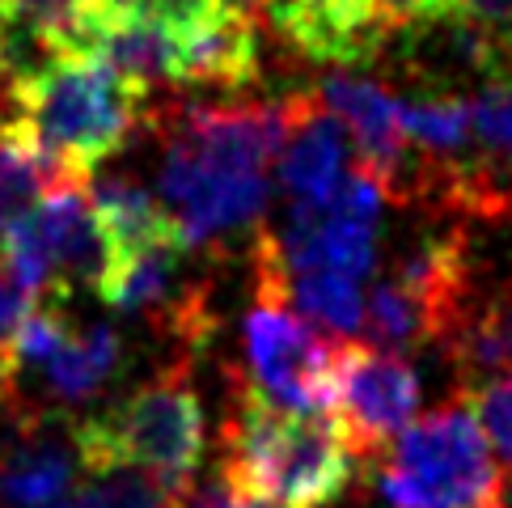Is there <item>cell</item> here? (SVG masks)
Masks as SVG:
<instances>
[{"label": "cell", "instance_id": "cell-21", "mask_svg": "<svg viewBox=\"0 0 512 508\" xmlns=\"http://www.w3.org/2000/svg\"><path fill=\"white\" fill-rule=\"evenodd\" d=\"M106 17H136V22H153L161 30L187 39L199 26L216 22L229 5L225 0H98Z\"/></svg>", "mask_w": 512, "mask_h": 508}, {"label": "cell", "instance_id": "cell-15", "mask_svg": "<svg viewBox=\"0 0 512 508\" xmlns=\"http://www.w3.org/2000/svg\"><path fill=\"white\" fill-rule=\"evenodd\" d=\"M474 149L491 212L500 216L512 208V72L491 81L474 102Z\"/></svg>", "mask_w": 512, "mask_h": 508}, {"label": "cell", "instance_id": "cell-7", "mask_svg": "<svg viewBox=\"0 0 512 508\" xmlns=\"http://www.w3.org/2000/svg\"><path fill=\"white\" fill-rule=\"evenodd\" d=\"M271 178L267 174H233V170H212L191 153L166 144L161 157V178H157V199L166 208L174 238L182 250H199L216 238L259 225L267 212Z\"/></svg>", "mask_w": 512, "mask_h": 508}, {"label": "cell", "instance_id": "cell-9", "mask_svg": "<svg viewBox=\"0 0 512 508\" xmlns=\"http://www.w3.org/2000/svg\"><path fill=\"white\" fill-rule=\"evenodd\" d=\"M81 453L68 432H51L43 415H22L17 437L0 449V508H43L64 500Z\"/></svg>", "mask_w": 512, "mask_h": 508}, {"label": "cell", "instance_id": "cell-10", "mask_svg": "<svg viewBox=\"0 0 512 508\" xmlns=\"http://www.w3.org/2000/svg\"><path fill=\"white\" fill-rule=\"evenodd\" d=\"M85 56L102 60L140 89L153 85H182V39L153 22H136V17H98L94 34H89Z\"/></svg>", "mask_w": 512, "mask_h": 508}, {"label": "cell", "instance_id": "cell-6", "mask_svg": "<svg viewBox=\"0 0 512 508\" xmlns=\"http://www.w3.org/2000/svg\"><path fill=\"white\" fill-rule=\"evenodd\" d=\"M419 373L407 356H390L364 343H339L326 386V415L343 432L356 458L377 462L419 420Z\"/></svg>", "mask_w": 512, "mask_h": 508}, {"label": "cell", "instance_id": "cell-24", "mask_svg": "<svg viewBox=\"0 0 512 508\" xmlns=\"http://www.w3.org/2000/svg\"><path fill=\"white\" fill-rule=\"evenodd\" d=\"M43 508H77L72 500H56V504H43Z\"/></svg>", "mask_w": 512, "mask_h": 508}, {"label": "cell", "instance_id": "cell-3", "mask_svg": "<svg viewBox=\"0 0 512 508\" xmlns=\"http://www.w3.org/2000/svg\"><path fill=\"white\" fill-rule=\"evenodd\" d=\"M85 470L140 466L187 496L204 462V403L187 365H170L140 381L102 415L72 424Z\"/></svg>", "mask_w": 512, "mask_h": 508}, {"label": "cell", "instance_id": "cell-13", "mask_svg": "<svg viewBox=\"0 0 512 508\" xmlns=\"http://www.w3.org/2000/svg\"><path fill=\"white\" fill-rule=\"evenodd\" d=\"M89 195H94V212H98L102 229L111 233V242L119 250V263L144 246L174 238V225H170L166 208H161V199L149 187H140L136 178L111 174L89 187Z\"/></svg>", "mask_w": 512, "mask_h": 508}, {"label": "cell", "instance_id": "cell-1", "mask_svg": "<svg viewBox=\"0 0 512 508\" xmlns=\"http://www.w3.org/2000/svg\"><path fill=\"white\" fill-rule=\"evenodd\" d=\"M356 475L331 415H297L237 377L233 407L221 428V483L263 508H326Z\"/></svg>", "mask_w": 512, "mask_h": 508}, {"label": "cell", "instance_id": "cell-11", "mask_svg": "<svg viewBox=\"0 0 512 508\" xmlns=\"http://www.w3.org/2000/svg\"><path fill=\"white\" fill-rule=\"evenodd\" d=\"M259 77V30L242 9H225L216 22L182 39V85L237 89Z\"/></svg>", "mask_w": 512, "mask_h": 508}, {"label": "cell", "instance_id": "cell-2", "mask_svg": "<svg viewBox=\"0 0 512 508\" xmlns=\"http://www.w3.org/2000/svg\"><path fill=\"white\" fill-rule=\"evenodd\" d=\"M17 123L64 183H89L102 161L127 149L144 123L149 89L132 85L94 56H56L9 89Z\"/></svg>", "mask_w": 512, "mask_h": 508}, {"label": "cell", "instance_id": "cell-23", "mask_svg": "<svg viewBox=\"0 0 512 508\" xmlns=\"http://www.w3.org/2000/svg\"><path fill=\"white\" fill-rule=\"evenodd\" d=\"M195 508H263V504L246 500L242 492H233L229 483H221V479H216V483H208L204 492L195 496Z\"/></svg>", "mask_w": 512, "mask_h": 508}, {"label": "cell", "instance_id": "cell-16", "mask_svg": "<svg viewBox=\"0 0 512 508\" xmlns=\"http://www.w3.org/2000/svg\"><path fill=\"white\" fill-rule=\"evenodd\" d=\"M284 293L292 301V310H297L305 322H314L331 335H352L364 326L360 280L335 276V271H297V276H284Z\"/></svg>", "mask_w": 512, "mask_h": 508}, {"label": "cell", "instance_id": "cell-8", "mask_svg": "<svg viewBox=\"0 0 512 508\" xmlns=\"http://www.w3.org/2000/svg\"><path fill=\"white\" fill-rule=\"evenodd\" d=\"M276 166L288 204H326L343 187L352 170V140L318 94L288 98V136Z\"/></svg>", "mask_w": 512, "mask_h": 508}, {"label": "cell", "instance_id": "cell-4", "mask_svg": "<svg viewBox=\"0 0 512 508\" xmlns=\"http://www.w3.org/2000/svg\"><path fill=\"white\" fill-rule=\"evenodd\" d=\"M373 475L386 508H508L504 470L462 398L419 415Z\"/></svg>", "mask_w": 512, "mask_h": 508}, {"label": "cell", "instance_id": "cell-18", "mask_svg": "<svg viewBox=\"0 0 512 508\" xmlns=\"http://www.w3.org/2000/svg\"><path fill=\"white\" fill-rule=\"evenodd\" d=\"M72 504L77 508H182V492H174L170 483H161L140 466H106V470H89V479L81 483Z\"/></svg>", "mask_w": 512, "mask_h": 508}, {"label": "cell", "instance_id": "cell-17", "mask_svg": "<svg viewBox=\"0 0 512 508\" xmlns=\"http://www.w3.org/2000/svg\"><path fill=\"white\" fill-rule=\"evenodd\" d=\"M364 335H369L377 352H390V356H411L419 348H432L424 310L390 276L364 297Z\"/></svg>", "mask_w": 512, "mask_h": 508}, {"label": "cell", "instance_id": "cell-19", "mask_svg": "<svg viewBox=\"0 0 512 508\" xmlns=\"http://www.w3.org/2000/svg\"><path fill=\"white\" fill-rule=\"evenodd\" d=\"M445 22L457 26L483 68L512 64V0H449Z\"/></svg>", "mask_w": 512, "mask_h": 508}, {"label": "cell", "instance_id": "cell-5", "mask_svg": "<svg viewBox=\"0 0 512 508\" xmlns=\"http://www.w3.org/2000/svg\"><path fill=\"white\" fill-rule=\"evenodd\" d=\"M246 339V386L267 403L297 415H326L335 348L314 322H305L284 293V276L263 254H254V305L242 326Z\"/></svg>", "mask_w": 512, "mask_h": 508}, {"label": "cell", "instance_id": "cell-12", "mask_svg": "<svg viewBox=\"0 0 512 508\" xmlns=\"http://www.w3.org/2000/svg\"><path fill=\"white\" fill-rule=\"evenodd\" d=\"M123 365V339L115 326H81V331H68L64 348L47 360V365L34 373L43 381L47 403H85L94 398L106 381H111Z\"/></svg>", "mask_w": 512, "mask_h": 508}, {"label": "cell", "instance_id": "cell-22", "mask_svg": "<svg viewBox=\"0 0 512 508\" xmlns=\"http://www.w3.org/2000/svg\"><path fill=\"white\" fill-rule=\"evenodd\" d=\"M449 0H373V22L381 30V39L407 30H428L436 22H445Z\"/></svg>", "mask_w": 512, "mask_h": 508}, {"label": "cell", "instance_id": "cell-14", "mask_svg": "<svg viewBox=\"0 0 512 508\" xmlns=\"http://www.w3.org/2000/svg\"><path fill=\"white\" fill-rule=\"evenodd\" d=\"M51 187H64V178L34 149L30 132L17 123V115L0 119V242Z\"/></svg>", "mask_w": 512, "mask_h": 508}, {"label": "cell", "instance_id": "cell-20", "mask_svg": "<svg viewBox=\"0 0 512 508\" xmlns=\"http://www.w3.org/2000/svg\"><path fill=\"white\" fill-rule=\"evenodd\" d=\"M466 403V411L474 415V424L487 437L491 453H496V462L504 475H512V373L508 377H496L487 373L483 381H470L457 394Z\"/></svg>", "mask_w": 512, "mask_h": 508}]
</instances>
